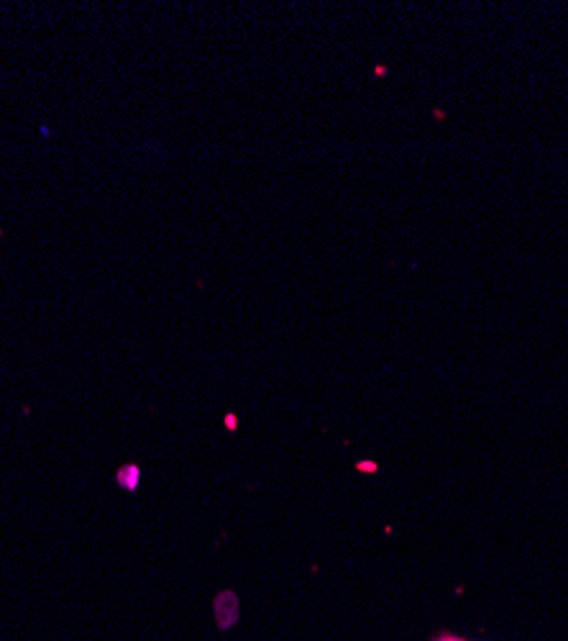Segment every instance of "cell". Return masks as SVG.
<instances>
[{
  "instance_id": "cell-2",
  "label": "cell",
  "mask_w": 568,
  "mask_h": 641,
  "mask_svg": "<svg viewBox=\"0 0 568 641\" xmlns=\"http://www.w3.org/2000/svg\"><path fill=\"white\" fill-rule=\"evenodd\" d=\"M435 641H463V639H456V636H438Z\"/></svg>"
},
{
  "instance_id": "cell-1",
  "label": "cell",
  "mask_w": 568,
  "mask_h": 641,
  "mask_svg": "<svg viewBox=\"0 0 568 641\" xmlns=\"http://www.w3.org/2000/svg\"><path fill=\"white\" fill-rule=\"evenodd\" d=\"M138 480H141V470L136 464H128V467L118 470V485H123L126 491H136Z\"/></svg>"
}]
</instances>
